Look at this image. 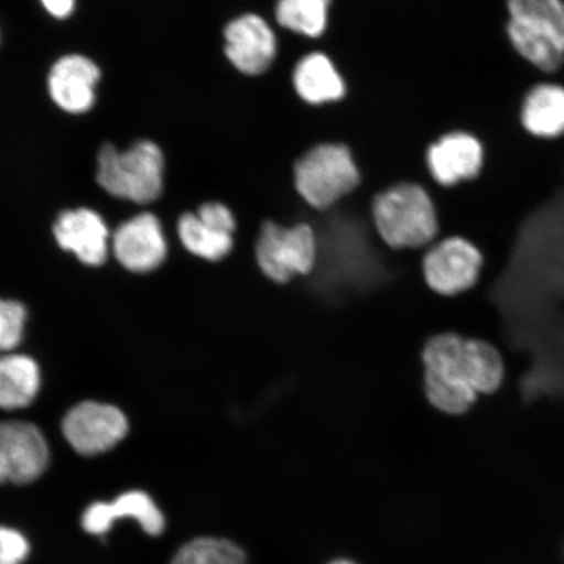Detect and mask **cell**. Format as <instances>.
Instances as JSON below:
<instances>
[{"label":"cell","instance_id":"obj_1","mask_svg":"<svg viewBox=\"0 0 564 564\" xmlns=\"http://www.w3.org/2000/svg\"><path fill=\"white\" fill-rule=\"evenodd\" d=\"M430 404L447 414L468 412L478 394L499 390L505 364L491 344L455 334L430 338L423 350Z\"/></svg>","mask_w":564,"mask_h":564},{"label":"cell","instance_id":"obj_2","mask_svg":"<svg viewBox=\"0 0 564 564\" xmlns=\"http://www.w3.org/2000/svg\"><path fill=\"white\" fill-rule=\"evenodd\" d=\"M507 37L513 51L542 73L564 65V0H507Z\"/></svg>","mask_w":564,"mask_h":564},{"label":"cell","instance_id":"obj_3","mask_svg":"<svg viewBox=\"0 0 564 564\" xmlns=\"http://www.w3.org/2000/svg\"><path fill=\"white\" fill-rule=\"evenodd\" d=\"M372 217L380 238L392 249H420L438 235L432 197L415 183H400L376 196Z\"/></svg>","mask_w":564,"mask_h":564},{"label":"cell","instance_id":"obj_4","mask_svg":"<svg viewBox=\"0 0 564 564\" xmlns=\"http://www.w3.org/2000/svg\"><path fill=\"white\" fill-rule=\"evenodd\" d=\"M97 182L106 193L138 204L158 200L164 187V154L152 141H139L129 151L101 148Z\"/></svg>","mask_w":564,"mask_h":564},{"label":"cell","instance_id":"obj_5","mask_svg":"<svg viewBox=\"0 0 564 564\" xmlns=\"http://www.w3.org/2000/svg\"><path fill=\"white\" fill-rule=\"evenodd\" d=\"M358 166L347 145L324 143L295 162L294 185L302 199L316 209L333 207L358 187Z\"/></svg>","mask_w":564,"mask_h":564},{"label":"cell","instance_id":"obj_6","mask_svg":"<svg viewBox=\"0 0 564 564\" xmlns=\"http://www.w3.org/2000/svg\"><path fill=\"white\" fill-rule=\"evenodd\" d=\"M257 260L265 276L286 284L297 274L314 272L317 262V239L307 224L286 228L265 221L257 242Z\"/></svg>","mask_w":564,"mask_h":564},{"label":"cell","instance_id":"obj_7","mask_svg":"<svg viewBox=\"0 0 564 564\" xmlns=\"http://www.w3.org/2000/svg\"><path fill=\"white\" fill-rule=\"evenodd\" d=\"M482 263L474 243L460 237L447 238L423 258V274L434 292L456 295L476 285Z\"/></svg>","mask_w":564,"mask_h":564},{"label":"cell","instance_id":"obj_8","mask_svg":"<svg viewBox=\"0 0 564 564\" xmlns=\"http://www.w3.org/2000/svg\"><path fill=\"white\" fill-rule=\"evenodd\" d=\"M129 423L117 406L86 401L74 406L63 421V434L77 453L94 456L121 442Z\"/></svg>","mask_w":564,"mask_h":564},{"label":"cell","instance_id":"obj_9","mask_svg":"<svg viewBox=\"0 0 564 564\" xmlns=\"http://www.w3.org/2000/svg\"><path fill=\"white\" fill-rule=\"evenodd\" d=\"M47 464V443L37 427L26 422L0 423V484H31Z\"/></svg>","mask_w":564,"mask_h":564},{"label":"cell","instance_id":"obj_10","mask_svg":"<svg viewBox=\"0 0 564 564\" xmlns=\"http://www.w3.org/2000/svg\"><path fill=\"white\" fill-rule=\"evenodd\" d=\"M224 35L225 55L239 73L247 76L262 75L276 58V35L257 13H245L230 21Z\"/></svg>","mask_w":564,"mask_h":564},{"label":"cell","instance_id":"obj_11","mask_svg":"<svg viewBox=\"0 0 564 564\" xmlns=\"http://www.w3.org/2000/svg\"><path fill=\"white\" fill-rule=\"evenodd\" d=\"M484 147L469 132L446 133L427 148L426 162L433 180L444 187L477 178L482 171Z\"/></svg>","mask_w":564,"mask_h":564},{"label":"cell","instance_id":"obj_12","mask_svg":"<svg viewBox=\"0 0 564 564\" xmlns=\"http://www.w3.org/2000/svg\"><path fill=\"white\" fill-rule=\"evenodd\" d=\"M112 247L119 263L140 273L156 270L167 251L160 220L152 214H141L122 224L112 238Z\"/></svg>","mask_w":564,"mask_h":564},{"label":"cell","instance_id":"obj_13","mask_svg":"<svg viewBox=\"0 0 564 564\" xmlns=\"http://www.w3.org/2000/svg\"><path fill=\"white\" fill-rule=\"evenodd\" d=\"M100 68L79 54L63 56L48 75L47 86L53 101L70 115H82L96 102Z\"/></svg>","mask_w":564,"mask_h":564},{"label":"cell","instance_id":"obj_14","mask_svg":"<svg viewBox=\"0 0 564 564\" xmlns=\"http://www.w3.org/2000/svg\"><path fill=\"white\" fill-rule=\"evenodd\" d=\"M54 236L63 250L74 252L84 264L101 265L108 257L109 229L102 217L88 208L63 212Z\"/></svg>","mask_w":564,"mask_h":564},{"label":"cell","instance_id":"obj_15","mask_svg":"<svg viewBox=\"0 0 564 564\" xmlns=\"http://www.w3.org/2000/svg\"><path fill=\"white\" fill-rule=\"evenodd\" d=\"M135 519L148 534L164 531L165 519L159 507L143 491L126 492L112 503H94L83 514V528L90 534H105L119 519Z\"/></svg>","mask_w":564,"mask_h":564},{"label":"cell","instance_id":"obj_16","mask_svg":"<svg viewBox=\"0 0 564 564\" xmlns=\"http://www.w3.org/2000/svg\"><path fill=\"white\" fill-rule=\"evenodd\" d=\"M293 86L301 100L310 105L340 101L347 94L343 76L323 53L303 56L294 68Z\"/></svg>","mask_w":564,"mask_h":564},{"label":"cell","instance_id":"obj_17","mask_svg":"<svg viewBox=\"0 0 564 564\" xmlns=\"http://www.w3.org/2000/svg\"><path fill=\"white\" fill-rule=\"evenodd\" d=\"M521 124L531 135L555 139L564 135V87L541 83L524 97L520 111Z\"/></svg>","mask_w":564,"mask_h":564},{"label":"cell","instance_id":"obj_18","mask_svg":"<svg viewBox=\"0 0 564 564\" xmlns=\"http://www.w3.org/2000/svg\"><path fill=\"white\" fill-rule=\"evenodd\" d=\"M41 384L39 365L24 355L0 357V408H25L37 397Z\"/></svg>","mask_w":564,"mask_h":564},{"label":"cell","instance_id":"obj_19","mask_svg":"<svg viewBox=\"0 0 564 564\" xmlns=\"http://www.w3.org/2000/svg\"><path fill=\"white\" fill-rule=\"evenodd\" d=\"M181 241L194 256L218 262L229 256L232 249V235L203 221L194 214H186L178 223Z\"/></svg>","mask_w":564,"mask_h":564},{"label":"cell","instance_id":"obj_20","mask_svg":"<svg viewBox=\"0 0 564 564\" xmlns=\"http://www.w3.org/2000/svg\"><path fill=\"white\" fill-rule=\"evenodd\" d=\"M330 0H279L274 17L285 30L317 39L326 32Z\"/></svg>","mask_w":564,"mask_h":564},{"label":"cell","instance_id":"obj_21","mask_svg":"<svg viewBox=\"0 0 564 564\" xmlns=\"http://www.w3.org/2000/svg\"><path fill=\"white\" fill-rule=\"evenodd\" d=\"M243 550L224 539L200 538L183 546L172 564H246Z\"/></svg>","mask_w":564,"mask_h":564},{"label":"cell","instance_id":"obj_22","mask_svg":"<svg viewBox=\"0 0 564 564\" xmlns=\"http://www.w3.org/2000/svg\"><path fill=\"white\" fill-rule=\"evenodd\" d=\"M26 312L21 303L0 300V351L18 347L23 338Z\"/></svg>","mask_w":564,"mask_h":564},{"label":"cell","instance_id":"obj_23","mask_svg":"<svg viewBox=\"0 0 564 564\" xmlns=\"http://www.w3.org/2000/svg\"><path fill=\"white\" fill-rule=\"evenodd\" d=\"M30 554L24 535L13 529L0 527V564H21Z\"/></svg>","mask_w":564,"mask_h":564},{"label":"cell","instance_id":"obj_24","mask_svg":"<svg viewBox=\"0 0 564 564\" xmlns=\"http://www.w3.org/2000/svg\"><path fill=\"white\" fill-rule=\"evenodd\" d=\"M196 215L199 216L203 221L212 225V227L227 231L229 235H232L236 230L235 216H232L231 210L221 203L204 204V206L197 210Z\"/></svg>","mask_w":564,"mask_h":564},{"label":"cell","instance_id":"obj_25","mask_svg":"<svg viewBox=\"0 0 564 564\" xmlns=\"http://www.w3.org/2000/svg\"><path fill=\"white\" fill-rule=\"evenodd\" d=\"M46 11L56 19H66L75 9V0H41Z\"/></svg>","mask_w":564,"mask_h":564},{"label":"cell","instance_id":"obj_26","mask_svg":"<svg viewBox=\"0 0 564 564\" xmlns=\"http://www.w3.org/2000/svg\"><path fill=\"white\" fill-rule=\"evenodd\" d=\"M328 564H357V563L351 562L349 560L341 558V560H335L333 562H329Z\"/></svg>","mask_w":564,"mask_h":564}]
</instances>
